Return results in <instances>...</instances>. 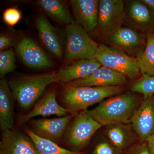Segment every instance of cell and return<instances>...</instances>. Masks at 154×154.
Segmentation results:
<instances>
[{"mask_svg":"<svg viewBox=\"0 0 154 154\" xmlns=\"http://www.w3.org/2000/svg\"><path fill=\"white\" fill-rule=\"evenodd\" d=\"M138 99L128 92L107 98L88 113L102 126L108 125L130 123L131 119L137 108Z\"/></svg>","mask_w":154,"mask_h":154,"instance_id":"1","label":"cell"},{"mask_svg":"<svg viewBox=\"0 0 154 154\" xmlns=\"http://www.w3.org/2000/svg\"><path fill=\"white\" fill-rule=\"evenodd\" d=\"M124 90L122 86L110 87H79L69 85L64 90L62 102L69 113L87 110L94 104L119 94Z\"/></svg>","mask_w":154,"mask_h":154,"instance_id":"2","label":"cell"},{"mask_svg":"<svg viewBox=\"0 0 154 154\" xmlns=\"http://www.w3.org/2000/svg\"><path fill=\"white\" fill-rule=\"evenodd\" d=\"M58 82L57 72L17 77L8 81L14 98L20 107L27 109L32 107L48 86Z\"/></svg>","mask_w":154,"mask_h":154,"instance_id":"3","label":"cell"},{"mask_svg":"<svg viewBox=\"0 0 154 154\" xmlns=\"http://www.w3.org/2000/svg\"><path fill=\"white\" fill-rule=\"evenodd\" d=\"M65 37L67 60L95 59L99 45L75 20L66 26Z\"/></svg>","mask_w":154,"mask_h":154,"instance_id":"4","label":"cell"},{"mask_svg":"<svg viewBox=\"0 0 154 154\" xmlns=\"http://www.w3.org/2000/svg\"><path fill=\"white\" fill-rule=\"evenodd\" d=\"M95 59L102 66L119 72L131 80L136 79L141 73L136 58L103 43L99 45Z\"/></svg>","mask_w":154,"mask_h":154,"instance_id":"5","label":"cell"},{"mask_svg":"<svg viewBox=\"0 0 154 154\" xmlns=\"http://www.w3.org/2000/svg\"><path fill=\"white\" fill-rule=\"evenodd\" d=\"M69 124L66 137L72 150L82 152L91 138L102 125L88 113L87 110L76 113Z\"/></svg>","mask_w":154,"mask_h":154,"instance_id":"6","label":"cell"},{"mask_svg":"<svg viewBox=\"0 0 154 154\" xmlns=\"http://www.w3.org/2000/svg\"><path fill=\"white\" fill-rule=\"evenodd\" d=\"M125 4L122 0H100L96 30L105 39L122 27L125 20Z\"/></svg>","mask_w":154,"mask_h":154,"instance_id":"7","label":"cell"},{"mask_svg":"<svg viewBox=\"0 0 154 154\" xmlns=\"http://www.w3.org/2000/svg\"><path fill=\"white\" fill-rule=\"evenodd\" d=\"M124 22L146 36L154 34V11L141 0L125 1Z\"/></svg>","mask_w":154,"mask_h":154,"instance_id":"8","label":"cell"},{"mask_svg":"<svg viewBox=\"0 0 154 154\" xmlns=\"http://www.w3.org/2000/svg\"><path fill=\"white\" fill-rule=\"evenodd\" d=\"M105 39L110 46L135 57L145 49L147 40L145 34L130 27L122 26Z\"/></svg>","mask_w":154,"mask_h":154,"instance_id":"9","label":"cell"},{"mask_svg":"<svg viewBox=\"0 0 154 154\" xmlns=\"http://www.w3.org/2000/svg\"><path fill=\"white\" fill-rule=\"evenodd\" d=\"M130 123L141 141L154 134V95L144 99L133 115Z\"/></svg>","mask_w":154,"mask_h":154,"instance_id":"10","label":"cell"},{"mask_svg":"<svg viewBox=\"0 0 154 154\" xmlns=\"http://www.w3.org/2000/svg\"><path fill=\"white\" fill-rule=\"evenodd\" d=\"M17 51L23 63L29 68L44 69L54 67L49 57L31 38H22L17 46Z\"/></svg>","mask_w":154,"mask_h":154,"instance_id":"11","label":"cell"},{"mask_svg":"<svg viewBox=\"0 0 154 154\" xmlns=\"http://www.w3.org/2000/svg\"><path fill=\"white\" fill-rule=\"evenodd\" d=\"M75 114L74 113L57 118L31 120L33 128L31 131L38 136L57 143L62 138L64 133Z\"/></svg>","mask_w":154,"mask_h":154,"instance_id":"12","label":"cell"},{"mask_svg":"<svg viewBox=\"0 0 154 154\" xmlns=\"http://www.w3.org/2000/svg\"><path fill=\"white\" fill-rule=\"evenodd\" d=\"M0 154H39L32 140L14 129L2 131Z\"/></svg>","mask_w":154,"mask_h":154,"instance_id":"13","label":"cell"},{"mask_svg":"<svg viewBox=\"0 0 154 154\" xmlns=\"http://www.w3.org/2000/svg\"><path fill=\"white\" fill-rule=\"evenodd\" d=\"M75 21L89 32L97 28L99 17L98 0H72L70 2Z\"/></svg>","mask_w":154,"mask_h":154,"instance_id":"14","label":"cell"},{"mask_svg":"<svg viewBox=\"0 0 154 154\" xmlns=\"http://www.w3.org/2000/svg\"><path fill=\"white\" fill-rule=\"evenodd\" d=\"M128 82L127 78L119 72L101 66L89 76L70 83L72 85L83 87H110L122 86Z\"/></svg>","mask_w":154,"mask_h":154,"instance_id":"15","label":"cell"},{"mask_svg":"<svg viewBox=\"0 0 154 154\" xmlns=\"http://www.w3.org/2000/svg\"><path fill=\"white\" fill-rule=\"evenodd\" d=\"M69 113L67 109L58 103L56 99V91L53 90L37 102L30 112L21 116L19 122L20 124H23L37 116L56 115L61 117L68 115Z\"/></svg>","mask_w":154,"mask_h":154,"instance_id":"16","label":"cell"},{"mask_svg":"<svg viewBox=\"0 0 154 154\" xmlns=\"http://www.w3.org/2000/svg\"><path fill=\"white\" fill-rule=\"evenodd\" d=\"M104 127L106 137L123 152L139 142V138L131 123L110 124Z\"/></svg>","mask_w":154,"mask_h":154,"instance_id":"17","label":"cell"},{"mask_svg":"<svg viewBox=\"0 0 154 154\" xmlns=\"http://www.w3.org/2000/svg\"><path fill=\"white\" fill-rule=\"evenodd\" d=\"M101 66L96 59L78 60L57 72L58 82L71 83L85 79Z\"/></svg>","mask_w":154,"mask_h":154,"instance_id":"18","label":"cell"},{"mask_svg":"<svg viewBox=\"0 0 154 154\" xmlns=\"http://www.w3.org/2000/svg\"><path fill=\"white\" fill-rule=\"evenodd\" d=\"M35 25L38 37L43 46L56 57L61 58L63 55L62 45L54 27L42 16L37 17Z\"/></svg>","mask_w":154,"mask_h":154,"instance_id":"19","label":"cell"},{"mask_svg":"<svg viewBox=\"0 0 154 154\" xmlns=\"http://www.w3.org/2000/svg\"><path fill=\"white\" fill-rule=\"evenodd\" d=\"M8 81H0V126L2 131L13 129L14 101Z\"/></svg>","mask_w":154,"mask_h":154,"instance_id":"20","label":"cell"},{"mask_svg":"<svg viewBox=\"0 0 154 154\" xmlns=\"http://www.w3.org/2000/svg\"><path fill=\"white\" fill-rule=\"evenodd\" d=\"M37 5L49 17L59 24L66 25L74 20L72 18L68 6L59 0H38Z\"/></svg>","mask_w":154,"mask_h":154,"instance_id":"21","label":"cell"},{"mask_svg":"<svg viewBox=\"0 0 154 154\" xmlns=\"http://www.w3.org/2000/svg\"><path fill=\"white\" fill-rule=\"evenodd\" d=\"M26 133L34 143L39 154H87L85 152L74 151L61 147L54 142L38 136L30 129H26Z\"/></svg>","mask_w":154,"mask_h":154,"instance_id":"22","label":"cell"},{"mask_svg":"<svg viewBox=\"0 0 154 154\" xmlns=\"http://www.w3.org/2000/svg\"><path fill=\"white\" fill-rule=\"evenodd\" d=\"M145 49L136 56L141 73L154 76V34L146 36Z\"/></svg>","mask_w":154,"mask_h":154,"instance_id":"23","label":"cell"},{"mask_svg":"<svg viewBox=\"0 0 154 154\" xmlns=\"http://www.w3.org/2000/svg\"><path fill=\"white\" fill-rule=\"evenodd\" d=\"M133 92L140 93L144 99L154 95V76L143 74L141 78L134 83L131 88Z\"/></svg>","mask_w":154,"mask_h":154,"instance_id":"24","label":"cell"},{"mask_svg":"<svg viewBox=\"0 0 154 154\" xmlns=\"http://www.w3.org/2000/svg\"><path fill=\"white\" fill-rule=\"evenodd\" d=\"M16 56L12 48L5 50L0 53V76L3 78L16 68Z\"/></svg>","mask_w":154,"mask_h":154,"instance_id":"25","label":"cell"},{"mask_svg":"<svg viewBox=\"0 0 154 154\" xmlns=\"http://www.w3.org/2000/svg\"><path fill=\"white\" fill-rule=\"evenodd\" d=\"M123 152L117 148L106 138L99 142L94 147L92 154H123Z\"/></svg>","mask_w":154,"mask_h":154,"instance_id":"26","label":"cell"},{"mask_svg":"<svg viewBox=\"0 0 154 154\" xmlns=\"http://www.w3.org/2000/svg\"><path fill=\"white\" fill-rule=\"evenodd\" d=\"M22 18V14L19 9L11 8L6 9L3 13V18L6 24L9 26L17 25Z\"/></svg>","mask_w":154,"mask_h":154,"instance_id":"27","label":"cell"},{"mask_svg":"<svg viewBox=\"0 0 154 154\" xmlns=\"http://www.w3.org/2000/svg\"><path fill=\"white\" fill-rule=\"evenodd\" d=\"M123 154H151L146 142H138L128 148Z\"/></svg>","mask_w":154,"mask_h":154,"instance_id":"28","label":"cell"},{"mask_svg":"<svg viewBox=\"0 0 154 154\" xmlns=\"http://www.w3.org/2000/svg\"><path fill=\"white\" fill-rule=\"evenodd\" d=\"M13 39L11 36L6 34H2L0 36V51L7 50V48L13 45Z\"/></svg>","mask_w":154,"mask_h":154,"instance_id":"29","label":"cell"},{"mask_svg":"<svg viewBox=\"0 0 154 154\" xmlns=\"http://www.w3.org/2000/svg\"><path fill=\"white\" fill-rule=\"evenodd\" d=\"M149 148L151 154H154V134L149 137L146 140Z\"/></svg>","mask_w":154,"mask_h":154,"instance_id":"30","label":"cell"},{"mask_svg":"<svg viewBox=\"0 0 154 154\" xmlns=\"http://www.w3.org/2000/svg\"><path fill=\"white\" fill-rule=\"evenodd\" d=\"M141 1L144 3L151 10L154 11V0H141Z\"/></svg>","mask_w":154,"mask_h":154,"instance_id":"31","label":"cell"}]
</instances>
